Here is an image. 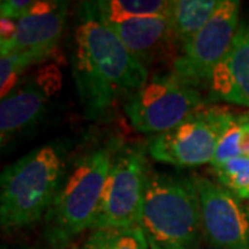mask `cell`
Masks as SVG:
<instances>
[{
  "label": "cell",
  "instance_id": "1",
  "mask_svg": "<svg viewBox=\"0 0 249 249\" xmlns=\"http://www.w3.org/2000/svg\"><path fill=\"white\" fill-rule=\"evenodd\" d=\"M71 67L83 116L106 121L150 79L148 68L96 18L79 11Z\"/></svg>",
  "mask_w": 249,
  "mask_h": 249
},
{
  "label": "cell",
  "instance_id": "2",
  "mask_svg": "<svg viewBox=\"0 0 249 249\" xmlns=\"http://www.w3.org/2000/svg\"><path fill=\"white\" fill-rule=\"evenodd\" d=\"M68 148L47 142L7 165L0 178V226L24 229L45 219L68 173Z\"/></svg>",
  "mask_w": 249,
  "mask_h": 249
},
{
  "label": "cell",
  "instance_id": "3",
  "mask_svg": "<svg viewBox=\"0 0 249 249\" xmlns=\"http://www.w3.org/2000/svg\"><path fill=\"white\" fill-rule=\"evenodd\" d=\"M122 145L121 139H109L68 170L43 219L47 248L68 249L79 235L91 230L108 173Z\"/></svg>",
  "mask_w": 249,
  "mask_h": 249
},
{
  "label": "cell",
  "instance_id": "4",
  "mask_svg": "<svg viewBox=\"0 0 249 249\" xmlns=\"http://www.w3.org/2000/svg\"><path fill=\"white\" fill-rule=\"evenodd\" d=\"M140 226L158 249H201V202L193 176L148 170Z\"/></svg>",
  "mask_w": 249,
  "mask_h": 249
},
{
  "label": "cell",
  "instance_id": "5",
  "mask_svg": "<svg viewBox=\"0 0 249 249\" xmlns=\"http://www.w3.org/2000/svg\"><path fill=\"white\" fill-rule=\"evenodd\" d=\"M209 104L202 91L184 83L173 72L154 75L126 100L124 111L137 132H169Z\"/></svg>",
  "mask_w": 249,
  "mask_h": 249
},
{
  "label": "cell",
  "instance_id": "6",
  "mask_svg": "<svg viewBox=\"0 0 249 249\" xmlns=\"http://www.w3.org/2000/svg\"><path fill=\"white\" fill-rule=\"evenodd\" d=\"M147 152V147L137 142L124 144L116 152L91 230L142 223L150 170Z\"/></svg>",
  "mask_w": 249,
  "mask_h": 249
},
{
  "label": "cell",
  "instance_id": "7",
  "mask_svg": "<svg viewBox=\"0 0 249 249\" xmlns=\"http://www.w3.org/2000/svg\"><path fill=\"white\" fill-rule=\"evenodd\" d=\"M234 114L224 107L206 106L169 132L154 136L147 144L148 154L158 162L178 168L211 165Z\"/></svg>",
  "mask_w": 249,
  "mask_h": 249
},
{
  "label": "cell",
  "instance_id": "8",
  "mask_svg": "<svg viewBox=\"0 0 249 249\" xmlns=\"http://www.w3.org/2000/svg\"><path fill=\"white\" fill-rule=\"evenodd\" d=\"M240 21L241 1L220 0L211 19L173 60V73L196 90L208 91L213 71L229 52Z\"/></svg>",
  "mask_w": 249,
  "mask_h": 249
},
{
  "label": "cell",
  "instance_id": "9",
  "mask_svg": "<svg viewBox=\"0 0 249 249\" xmlns=\"http://www.w3.org/2000/svg\"><path fill=\"white\" fill-rule=\"evenodd\" d=\"M199 202L204 241L212 249H249V211L240 198L213 180L193 175Z\"/></svg>",
  "mask_w": 249,
  "mask_h": 249
},
{
  "label": "cell",
  "instance_id": "10",
  "mask_svg": "<svg viewBox=\"0 0 249 249\" xmlns=\"http://www.w3.org/2000/svg\"><path fill=\"white\" fill-rule=\"evenodd\" d=\"M60 75L53 67L22 78L0 101V144L4 148L18 134L34 127L46 114L49 98L60 88Z\"/></svg>",
  "mask_w": 249,
  "mask_h": 249
},
{
  "label": "cell",
  "instance_id": "11",
  "mask_svg": "<svg viewBox=\"0 0 249 249\" xmlns=\"http://www.w3.org/2000/svg\"><path fill=\"white\" fill-rule=\"evenodd\" d=\"M208 101L249 108V14L241 17L229 52L213 71Z\"/></svg>",
  "mask_w": 249,
  "mask_h": 249
},
{
  "label": "cell",
  "instance_id": "12",
  "mask_svg": "<svg viewBox=\"0 0 249 249\" xmlns=\"http://www.w3.org/2000/svg\"><path fill=\"white\" fill-rule=\"evenodd\" d=\"M67 16V1L36 0L27 16L17 21L16 37L9 52L4 54L25 50L55 52L65 28Z\"/></svg>",
  "mask_w": 249,
  "mask_h": 249
},
{
  "label": "cell",
  "instance_id": "13",
  "mask_svg": "<svg viewBox=\"0 0 249 249\" xmlns=\"http://www.w3.org/2000/svg\"><path fill=\"white\" fill-rule=\"evenodd\" d=\"M147 68L178 47L169 17H151L104 24Z\"/></svg>",
  "mask_w": 249,
  "mask_h": 249
},
{
  "label": "cell",
  "instance_id": "14",
  "mask_svg": "<svg viewBox=\"0 0 249 249\" xmlns=\"http://www.w3.org/2000/svg\"><path fill=\"white\" fill-rule=\"evenodd\" d=\"M173 0H98L83 1L79 11L96 18L103 24L122 22L129 19L169 17Z\"/></svg>",
  "mask_w": 249,
  "mask_h": 249
},
{
  "label": "cell",
  "instance_id": "15",
  "mask_svg": "<svg viewBox=\"0 0 249 249\" xmlns=\"http://www.w3.org/2000/svg\"><path fill=\"white\" fill-rule=\"evenodd\" d=\"M220 0H173L170 22L175 42L180 49L194 37L213 16Z\"/></svg>",
  "mask_w": 249,
  "mask_h": 249
},
{
  "label": "cell",
  "instance_id": "16",
  "mask_svg": "<svg viewBox=\"0 0 249 249\" xmlns=\"http://www.w3.org/2000/svg\"><path fill=\"white\" fill-rule=\"evenodd\" d=\"M80 249H154L140 224L104 227L89 232Z\"/></svg>",
  "mask_w": 249,
  "mask_h": 249
},
{
  "label": "cell",
  "instance_id": "17",
  "mask_svg": "<svg viewBox=\"0 0 249 249\" xmlns=\"http://www.w3.org/2000/svg\"><path fill=\"white\" fill-rule=\"evenodd\" d=\"M54 52H42V50H25V52H13L0 55V86L1 96L6 97L11 90L17 86L22 79L24 71L39 62L49 60Z\"/></svg>",
  "mask_w": 249,
  "mask_h": 249
},
{
  "label": "cell",
  "instance_id": "18",
  "mask_svg": "<svg viewBox=\"0 0 249 249\" xmlns=\"http://www.w3.org/2000/svg\"><path fill=\"white\" fill-rule=\"evenodd\" d=\"M211 173L227 191L240 198L241 201H249L248 157H237L220 165H213L211 166Z\"/></svg>",
  "mask_w": 249,
  "mask_h": 249
},
{
  "label": "cell",
  "instance_id": "19",
  "mask_svg": "<svg viewBox=\"0 0 249 249\" xmlns=\"http://www.w3.org/2000/svg\"><path fill=\"white\" fill-rule=\"evenodd\" d=\"M242 130H244V112L234 114V118L229 124L227 129L224 130L222 139L219 142L216 155L211 166L220 165L223 162H227L237 157H242V152H241Z\"/></svg>",
  "mask_w": 249,
  "mask_h": 249
},
{
  "label": "cell",
  "instance_id": "20",
  "mask_svg": "<svg viewBox=\"0 0 249 249\" xmlns=\"http://www.w3.org/2000/svg\"><path fill=\"white\" fill-rule=\"evenodd\" d=\"M35 3L36 0H3L0 3V17L18 21L27 16Z\"/></svg>",
  "mask_w": 249,
  "mask_h": 249
},
{
  "label": "cell",
  "instance_id": "21",
  "mask_svg": "<svg viewBox=\"0 0 249 249\" xmlns=\"http://www.w3.org/2000/svg\"><path fill=\"white\" fill-rule=\"evenodd\" d=\"M241 152H242V157L249 158V112H244V130H242Z\"/></svg>",
  "mask_w": 249,
  "mask_h": 249
},
{
  "label": "cell",
  "instance_id": "22",
  "mask_svg": "<svg viewBox=\"0 0 249 249\" xmlns=\"http://www.w3.org/2000/svg\"><path fill=\"white\" fill-rule=\"evenodd\" d=\"M1 249H36L32 247H25V245H21V247H3Z\"/></svg>",
  "mask_w": 249,
  "mask_h": 249
},
{
  "label": "cell",
  "instance_id": "23",
  "mask_svg": "<svg viewBox=\"0 0 249 249\" xmlns=\"http://www.w3.org/2000/svg\"><path fill=\"white\" fill-rule=\"evenodd\" d=\"M151 245H152V244H151ZM152 248H154V249H158V248H155V247H154V245H152Z\"/></svg>",
  "mask_w": 249,
  "mask_h": 249
}]
</instances>
